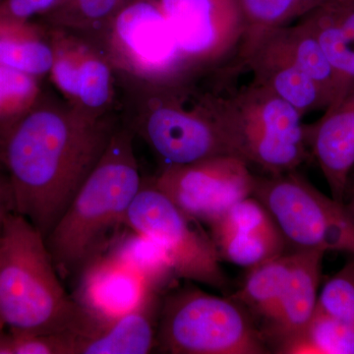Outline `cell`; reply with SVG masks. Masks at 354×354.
<instances>
[{"label":"cell","mask_w":354,"mask_h":354,"mask_svg":"<svg viewBox=\"0 0 354 354\" xmlns=\"http://www.w3.org/2000/svg\"><path fill=\"white\" fill-rule=\"evenodd\" d=\"M330 6L342 31L354 41V1L346 4L332 1Z\"/></svg>","instance_id":"cell-32"},{"label":"cell","mask_w":354,"mask_h":354,"mask_svg":"<svg viewBox=\"0 0 354 354\" xmlns=\"http://www.w3.org/2000/svg\"><path fill=\"white\" fill-rule=\"evenodd\" d=\"M118 76L120 121L145 142L162 167L232 155L212 111L209 88L197 84L200 77L153 83Z\"/></svg>","instance_id":"cell-4"},{"label":"cell","mask_w":354,"mask_h":354,"mask_svg":"<svg viewBox=\"0 0 354 354\" xmlns=\"http://www.w3.org/2000/svg\"><path fill=\"white\" fill-rule=\"evenodd\" d=\"M0 1H1V0H0Z\"/></svg>","instance_id":"cell-37"},{"label":"cell","mask_w":354,"mask_h":354,"mask_svg":"<svg viewBox=\"0 0 354 354\" xmlns=\"http://www.w3.org/2000/svg\"><path fill=\"white\" fill-rule=\"evenodd\" d=\"M286 354H354V328L317 311Z\"/></svg>","instance_id":"cell-26"},{"label":"cell","mask_w":354,"mask_h":354,"mask_svg":"<svg viewBox=\"0 0 354 354\" xmlns=\"http://www.w3.org/2000/svg\"><path fill=\"white\" fill-rule=\"evenodd\" d=\"M254 179L242 158L220 155L162 167L153 183L186 215L209 227L235 203L252 195Z\"/></svg>","instance_id":"cell-11"},{"label":"cell","mask_w":354,"mask_h":354,"mask_svg":"<svg viewBox=\"0 0 354 354\" xmlns=\"http://www.w3.org/2000/svg\"><path fill=\"white\" fill-rule=\"evenodd\" d=\"M316 310L354 328V255L326 281Z\"/></svg>","instance_id":"cell-28"},{"label":"cell","mask_w":354,"mask_h":354,"mask_svg":"<svg viewBox=\"0 0 354 354\" xmlns=\"http://www.w3.org/2000/svg\"><path fill=\"white\" fill-rule=\"evenodd\" d=\"M106 251L143 277L158 292L174 288L178 279L164 249L150 237L130 228H123Z\"/></svg>","instance_id":"cell-20"},{"label":"cell","mask_w":354,"mask_h":354,"mask_svg":"<svg viewBox=\"0 0 354 354\" xmlns=\"http://www.w3.org/2000/svg\"><path fill=\"white\" fill-rule=\"evenodd\" d=\"M234 66L247 68L254 82L270 88L302 115L327 109L328 100L321 88L286 53L270 32H265L237 53Z\"/></svg>","instance_id":"cell-16"},{"label":"cell","mask_w":354,"mask_h":354,"mask_svg":"<svg viewBox=\"0 0 354 354\" xmlns=\"http://www.w3.org/2000/svg\"><path fill=\"white\" fill-rule=\"evenodd\" d=\"M353 171H354V169H353Z\"/></svg>","instance_id":"cell-36"},{"label":"cell","mask_w":354,"mask_h":354,"mask_svg":"<svg viewBox=\"0 0 354 354\" xmlns=\"http://www.w3.org/2000/svg\"><path fill=\"white\" fill-rule=\"evenodd\" d=\"M220 259L255 267L286 253L285 237L264 205L249 196L209 225Z\"/></svg>","instance_id":"cell-14"},{"label":"cell","mask_w":354,"mask_h":354,"mask_svg":"<svg viewBox=\"0 0 354 354\" xmlns=\"http://www.w3.org/2000/svg\"><path fill=\"white\" fill-rule=\"evenodd\" d=\"M267 32H270L305 73L315 81L327 97L329 109L337 95L335 72L308 23L301 19L295 24Z\"/></svg>","instance_id":"cell-22"},{"label":"cell","mask_w":354,"mask_h":354,"mask_svg":"<svg viewBox=\"0 0 354 354\" xmlns=\"http://www.w3.org/2000/svg\"><path fill=\"white\" fill-rule=\"evenodd\" d=\"M200 223L158 190L153 180H143L127 216V227L150 237L164 249L177 279L227 293L230 283L220 256Z\"/></svg>","instance_id":"cell-9"},{"label":"cell","mask_w":354,"mask_h":354,"mask_svg":"<svg viewBox=\"0 0 354 354\" xmlns=\"http://www.w3.org/2000/svg\"><path fill=\"white\" fill-rule=\"evenodd\" d=\"M155 349L171 354L271 353L248 310L199 288L165 291Z\"/></svg>","instance_id":"cell-6"},{"label":"cell","mask_w":354,"mask_h":354,"mask_svg":"<svg viewBox=\"0 0 354 354\" xmlns=\"http://www.w3.org/2000/svg\"><path fill=\"white\" fill-rule=\"evenodd\" d=\"M330 3L302 18L308 23L335 72L337 95L328 109L337 106L354 84V41L342 31Z\"/></svg>","instance_id":"cell-24"},{"label":"cell","mask_w":354,"mask_h":354,"mask_svg":"<svg viewBox=\"0 0 354 354\" xmlns=\"http://www.w3.org/2000/svg\"><path fill=\"white\" fill-rule=\"evenodd\" d=\"M181 53L203 76L236 57L244 26L236 0H158Z\"/></svg>","instance_id":"cell-12"},{"label":"cell","mask_w":354,"mask_h":354,"mask_svg":"<svg viewBox=\"0 0 354 354\" xmlns=\"http://www.w3.org/2000/svg\"><path fill=\"white\" fill-rule=\"evenodd\" d=\"M162 295L113 322L75 334L73 354L150 353L156 346Z\"/></svg>","instance_id":"cell-18"},{"label":"cell","mask_w":354,"mask_h":354,"mask_svg":"<svg viewBox=\"0 0 354 354\" xmlns=\"http://www.w3.org/2000/svg\"><path fill=\"white\" fill-rule=\"evenodd\" d=\"M53 64L48 27L39 21L0 17V65L41 79Z\"/></svg>","instance_id":"cell-19"},{"label":"cell","mask_w":354,"mask_h":354,"mask_svg":"<svg viewBox=\"0 0 354 354\" xmlns=\"http://www.w3.org/2000/svg\"><path fill=\"white\" fill-rule=\"evenodd\" d=\"M344 204L354 218V171L351 172L348 184H346V191H344Z\"/></svg>","instance_id":"cell-33"},{"label":"cell","mask_w":354,"mask_h":354,"mask_svg":"<svg viewBox=\"0 0 354 354\" xmlns=\"http://www.w3.org/2000/svg\"><path fill=\"white\" fill-rule=\"evenodd\" d=\"M46 239L9 214L0 230V318L13 335L82 333L88 321L62 285Z\"/></svg>","instance_id":"cell-3"},{"label":"cell","mask_w":354,"mask_h":354,"mask_svg":"<svg viewBox=\"0 0 354 354\" xmlns=\"http://www.w3.org/2000/svg\"><path fill=\"white\" fill-rule=\"evenodd\" d=\"M132 1L134 0H64L55 10L38 21L82 35L97 44L109 23Z\"/></svg>","instance_id":"cell-25"},{"label":"cell","mask_w":354,"mask_h":354,"mask_svg":"<svg viewBox=\"0 0 354 354\" xmlns=\"http://www.w3.org/2000/svg\"><path fill=\"white\" fill-rule=\"evenodd\" d=\"M4 327H6V325H4L3 321H2L1 318H0V333L4 330Z\"/></svg>","instance_id":"cell-35"},{"label":"cell","mask_w":354,"mask_h":354,"mask_svg":"<svg viewBox=\"0 0 354 354\" xmlns=\"http://www.w3.org/2000/svg\"><path fill=\"white\" fill-rule=\"evenodd\" d=\"M305 141L332 197L344 203L346 184L354 169V84L342 101L325 111L320 120L305 124Z\"/></svg>","instance_id":"cell-17"},{"label":"cell","mask_w":354,"mask_h":354,"mask_svg":"<svg viewBox=\"0 0 354 354\" xmlns=\"http://www.w3.org/2000/svg\"><path fill=\"white\" fill-rule=\"evenodd\" d=\"M14 202L12 188L8 174L0 162V230L9 214L13 213Z\"/></svg>","instance_id":"cell-31"},{"label":"cell","mask_w":354,"mask_h":354,"mask_svg":"<svg viewBox=\"0 0 354 354\" xmlns=\"http://www.w3.org/2000/svg\"><path fill=\"white\" fill-rule=\"evenodd\" d=\"M134 138L120 121L102 158L46 236L62 278L77 276L127 227L128 209L143 184Z\"/></svg>","instance_id":"cell-2"},{"label":"cell","mask_w":354,"mask_h":354,"mask_svg":"<svg viewBox=\"0 0 354 354\" xmlns=\"http://www.w3.org/2000/svg\"><path fill=\"white\" fill-rule=\"evenodd\" d=\"M41 79L0 65V130L27 113L39 101Z\"/></svg>","instance_id":"cell-27"},{"label":"cell","mask_w":354,"mask_h":354,"mask_svg":"<svg viewBox=\"0 0 354 354\" xmlns=\"http://www.w3.org/2000/svg\"><path fill=\"white\" fill-rule=\"evenodd\" d=\"M216 122L232 155L269 176L308 162L304 115L270 88L251 81L227 93L209 88Z\"/></svg>","instance_id":"cell-5"},{"label":"cell","mask_w":354,"mask_h":354,"mask_svg":"<svg viewBox=\"0 0 354 354\" xmlns=\"http://www.w3.org/2000/svg\"><path fill=\"white\" fill-rule=\"evenodd\" d=\"M74 333L51 335H13L10 354H73Z\"/></svg>","instance_id":"cell-29"},{"label":"cell","mask_w":354,"mask_h":354,"mask_svg":"<svg viewBox=\"0 0 354 354\" xmlns=\"http://www.w3.org/2000/svg\"><path fill=\"white\" fill-rule=\"evenodd\" d=\"M64 0H1L0 17L32 21L53 12Z\"/></svg>","instance_id":"cell-30"},{"label":"cell","mask_w":354,"mask_h":354,"mask_svg":"<svg viewBox=\"0 0 354 354\" xmlns=\"http://www.w3.org/2000/svg\"><path fill=\"white\" fill-rule=\"evenodd\" d=\"M120 123L93 118L62 97L41 94L27 113L0 130V162L14 211L46 239L94 169Z\"/></svg>","instance_id":"cell-1"},{"label":"cell","mask_w":354,"mask_h":354,"mask_svg":"<svg viewBox=\"0 0 354 354\" xmlns=\"http://www.w3.org/2000/svg\"><path fill=\"white\" fill-rule=\"evenodd\" d=\"M243 20L239 51L265 32L293 24L334 0H236Z\"/></svg>","instance_id":"cell-23"},{"label":"cell","mask_w":354,"mask_h":354,"mask_svg":"<svg viewBox=\"0 0 354 354\" xmlns=\"http://www.w3.org/2000/svg\"><path fill=\"white\" fill-rule=\"evenodd\" d=\"M325 252L297 251V261L285 290L259 324L261 335L274 353L286 354L299 339L315 314Z\"/></svg>","instance_id":"cell-15"},{"label":"cell","mask_w":354,"mask_h":354,"mask_svg":"<svg viewBox=\"0 0 354 354\" xmlns=\"http://www.w3.org/2000/svg\"><path fill=\"white\" fill-rule=\"evenodd\" d=\"M295 261L297 251H292L251 268L241 290L230 297L243 305L258 325L285 290Z\"/></svg>","instance_id":"cell-21"},{"label":"cell","mask_w":354,"mask_h":354,"mask_svg":"<svg viewBox=\"0 0 354 354\" xmlns=\"http://www.w3.org/2000/svg\"><path fill=\"white\" fill-rule=\"evenodd\" d=\"M271 214L293 251L354 255V218L344 203L317 189L298 169L255 176L252 195Z\"/></svg>","instance_id":"cell-7"},{"label":"cell","mask_w":354,"mask_h":354,"mask_svg":"<svg viewBox=\"0 0 354 354\" xmlns=\"http://www.w3.org/2000/svg\"><path fill=\"white\" fill-rule=\"evenodd\" d=\"M77 277L72 297L87 319V330L113 322L164 295L108 251L88 261Z\"/></svg>","instance_id":"cell-13"},{"label":"cell","mask_w":354,"mask_h":354,"mask_svg":"<svg viewBox=\"0 0 354 354\" xmlns=\"http://www.w3.org/2000/svg\"><path fill=\"white\" fill-rule=\"evenodd\" d=\"M97 46L118 74L146 82L200 77L187 64L158 0H134L109 23Z\"/></svg>","instance_id":"cell-8"},{"label":"cell","mask_w":354,"mask_h":354,"mask_svg":"<svg viewBox=\"0 0 354 354\" xmlns=\"http://www.w3.org/2000/svg\"><path fill=\"white\" fill-rule=\"evenodd\" d=\"M46 26L53 46L48 76L60 97L90 118L120 115L118 76L104 50L82 35Z\"/></svg>","instance_id":"cell-10"},{"label":"cell","mask_w":354,"mask_h":354,"mask_svg":"<svg viewBox=\"0 0 354 354\" xmlns=\"http://www.w3.org/2000/svg\"><path fill=\"white\" fill-rule=\"evenodd\" d=\"M354 1V0H334V2L335 3L339 4H346V3H351V2Z\"/></svg>","instance_id":"cell-34"}]
</instances>
